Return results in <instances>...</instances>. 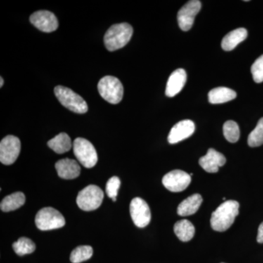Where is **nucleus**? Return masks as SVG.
<instances>
[{"instance_id": "obj_19", "label": "nucleus", "mask_w": 263, "mask_h": 263, "mask_svg": "<svg viewBox=\"0 0 263 263\" xmlns=\"http://www.w3.org/2000/svg\"><path fill=\"white\" fill-rule=\"evenodd\" d=\"M237 94L233 89L227 87H217L211 90L209 100L212 104H221L236 98Z\"/></svg>"}, {"instance_id": "obj_5", "label": "nucleus", "mask_w": 263, "mask_h": 263, "mask_svg": "<svg viewBox=\"0 0 263 263\" xmlns=\"http://www.w3.org/2000/svg\"><path fill=\"white\" fill-rule=\"evenodd\" d=\"M104 198L103 190L96 185H89L78 195L76 202L81 210L91 212L101 205Z\"/></svg>"}, {"instance_id": "obj_24", "label": "nucleus", "mask_w": 263, "mask_h": 263, "mask_svg": "<svg viewBox=\"0 0 263 263\" xmlns=\"http://www.w3.org/2000/svg\"><path fill=\"white\" fill-rule=\"evenodd\" d=\"M93 249L90 246H80L74 249L70 254V261L72 263H81L88 260L92 257Z\"/></svg>"}, {"instance_id": "obj_22", "label": "nucleus", "mask_w": 263, "mask_h": 263, "mask_svg": "<svg viewBox=\"0 0 263 263\" xmlns=\"http://www.w3.org/2000/svg\"><path fill=\"white\" fill-rule=\"evenodd\" d=\"M174 232L180 240L186 242L193 239L195 229L191 221L182 219L175 224Z\"/></svg>"}, {"instance_id": "obj_10", "label": "nucleus", "mask_w": 263, "mask_h": 263, "mask_svg": "<svg viewBox=\"0 0 263 263\" xmlns=\"http://www.w3.org/2000/svg\"><path fill=\"white\" fill-rule=\"evenodd\" d=\"M130 215L133 222L138 228H145L151 221L150 208L147 202L140 197H136L131 201Z\"/></svg>"}, {"instance_id": "obj_20", "label": "nucleus", "mask_w": 263, "mask_h": 263, "mask_svg": "<svg viewBox=\"0 0 263 263\" xmlns=\"http://www.w3.org/2000/svg\"><path fill=\"white\" fill-rule=\"evenodd\" d=\"M25 195L22 192H17V193L11 194L8 195L2 200L0 204L1 210L4 212H12V211L16 210L19 208L25 203Z\"/></svg>"}, {"instance_id": "obj_2", "label": "nucleus", "mask_w": 263, "mask_h": 263, "mask_svg": "<svg viewBox=\"0 0 263 263\" xmlns=\"http://www.w3.org/2000/svg\"><path fill=\"white\" fill-rule=\"evenodd\" d=\"M133 34V27L127 23L114 24L105 33L104 43L109 51L120 49L130 41Z\"/></svg>"}, {"instance_id": "obj_3", "label": "nucleus", "mask_w": 263, "mask_h": 263, "mask_svg": "<svg viewBox=\"0 0 263 263\" xmlns=\"http://www.w3.org/2000/svg\"><path fill=\"white\" fill-rule=\"evenodd\" d=\"M54 94L60 103L71 111L80 114L88 111L86 102L72 89L65 86H57L54 89Z\"/></svg>"}, {"instance_id": "obj_12", "label": "nucleus", "mask_w": 263, "mask_h": 263, "mask_svg": "<svg viewBox=\"0 0 263 263\" xmlns=\"http://www.w3.org/2000/svg\"><path fill=\"white\" fill-rule=\"evenodd\" d=\"M30 22L36 28L46 33L54 32L59 27L56 15L48 10H39L33 13Z\"/></svg>"}, {"instance_id": "obj_23", "label": "nucleus", "mask_w": 263, "mask_h": 263, "mask_svg": "<svg viewBox=\"0 0 263 263\" xmlns=\"http://www.w3.org/2000/svg\"><path fill=\"white\" fill-rule=\"evenodd\" d=\"M13 250L18 256L32 254L35 250V245L32 240L25 237H22L17 241L13 243Z\"/></svg>"}, {"instance_id": "obj_11", "label": "nucleus", "mask_w": 263, "mask_h": 263, "mask_svg": "<svg viewBox=\"0 0 263 263\" xmlns=\"http://www.w3.org/2000/svg\"><path fill=\"white\" fill-rule=\"evenodd\" d=\"M201 9V3L199 0L189 1L178 13V23L181 30H190L193 27L195 17Z\"/></svg>"}, {"instance_id": "obj_7", "label": "nucleus", "mask_w": 263, "mask_h": 263, "mask_svg": "<svg viewBox=\"0 0 263 263\" xmlns=\"http://www.w3.org/2000/svg\"><path fill=\"white\" fill-rule=\"evenodd\" d=\"M73 152L77 160L86 168H91L98 163V153L95 146L85 138H76L73 142Z\"/></svg>"}, {"instance_id": "obj_1", "label": "nucleus", "mask_w": 263, "mask_h": 263, "mask_svg": "<svg viewBox=\"0 0 263 263\" xmlns=\"http://www.w3.org/2000/svg\"><path fill=\"white\" fill-rule=\"evenodd\" d=\"M239 213V203L235 200H227L213 212L211 226L213 230L224 232L229 229Z\"/></svg>"}, {"instance_id": "obj_16", "label": "nucleus", "mask_w": 263, "mask_h": 263, "mask_svg": "<svg viewBox=\"0 0 263 263\" xmlns=\"http://www.w3.org/2000/svg\"><path fill=\"white\" fill-rule=\"evenodd\" d=\"M186 82V71L178 69L170 76L166 86L165 94L169 98H173L179 94Z\"/></svg>"}, {"instance_id": "obj_6", "label": "nucleus", "mask_w": 263, "mask_h": 263, "mask_svg": "<svg viewBox=\"0 0 263 263\" xmlns=\"http://www.w3.org/2000/svg\"><path fill=\"white\" fill-rule=\"evenodd\" d=\"M35 224L43 231L59 229L65 226V219L61 213L53 208H43L35 216Z\"/></svg>"}, {"instance_id": "obj_26", "label": "nucleus", "mask_w": 263, "mask_h": 263, "mask_svg": "<svg viewBox=\"0 0 263 263\" xmlns=\"http://www.w3.org/2000/svg\"><path fill=\"white\" fill-rule=\"evenodd\" d=\"M248 144L251 147H257L263 144V117L259 119L254 130L249 134Z\"/></svg>"}, {"instance_id": "obj_21", "label": "nucleus", "mask_w": 263, "mask_h": 263, "mask_svg": "<svg viewBox=\"0 0 263 263\" xmlns=\"http://www.w3.org/2000/svg\"><path fill=\"white\" fill-rule=\"evenodd\" d=\"M48 146L57 154H64L72 148L70 136L65 133H60L48 142Z\"/></svg>"}, {"instance_id": "obj_30", "label": "nucleus", "mask_w": 263, "mask_h": 263, "mask_svg": "<svg viewBox=\"0 0 263 263\" xmlns=\"http://www.w3.org/2000/svg\"><path fill=\"white\" fill-rule=\"evenodd\" d=\"M0 81H1V84H0V87H3V84H4V80H3V78H0Z\"/></svg>"}, {"instance_id": "obj_25", "label": "nucleus", "mask_w": 263, "mask_h": 263, "mask_svg": "<svg viewBox=\"0 0 263 263\" xmlns=\"http://www.w3.org/2000/svg\"><path fill=\"white\" fill-rule=\"evenodd\" d=\"M223 133L227 141L230 143H236L239 140V127L234 121L230 120L224 123L223 126Z\"/></svg>"}, {"instance_id": "obj_13", "label": "nucleus", "mask_w": 263, "mask_h": 263, "mask_svg": "<svg viewBox=\"0 0 263 263\" xmlns=\"http://www.w3.org/2000/svg\"><path fill=\"white\" fill-rule=\"evenodd\" d=\"M195 130V123L193 121L188 119L181 121L172 127L167 140L171 144H175L191 136Z\"/></svg>"}, {"instance_id": "obj_27", "label": "nucleus", "mask_w": 263, "mask_h": 263, "mask_svg": "<svg viewBox=\"0 0 263 263\" xmlns=\"http://www.w3.org/2000/svg\"><path fill=\"white\" fill-rule=\"evenodd\" d=\"M121 181L117 176H114L108 180L106 184V194L114 202L117 201V197L119 187H120Z\"/></svg>"}, {"instance_id": "obj_4", "label": "nucleus", "mask_w": 263, "mask_h": 263, "mask_svg": "<svg viewBox=\"0 0 263 263\" xmlns=\"http://www.w3.org/2000/svg\"><path fill=\"white\" fill-rule=\"evenodd\" d=\"M100 96L110 104H118L122 101L124 87L121 81L114 76H105L98 83Z\"/></svg>"}, {"instance_id": "obj_9", "label": "nucleus", "mask_w": 263, "mask_h": 263, "mask_svg": "<svg viewBox=\"0 0 263 263\" xmlns=\"http://www.w3.org/2000/svg\"><path fill=\"white\" fill-rule=\"evenodd\" d=\"M191 181V176L180 170L171 171L162 179L164 187L173 193H179L186 190Z\"/></svg>"}, {"instance_id": "obj_18", "label": "nucleus", "mask_w": 263, "mask_h": 263, "mask_svg": "<svg viewBox=\"0 0 263 263\" xmlns=\"http://www.w3.org/2000/svg\"><path fill=\"white\" fill-rule=\"evenodd\" d=\"M202 198L199 194H195L185 199L178 207V214L181 216L193 215L198 211L201 205Z\"/></svg>"}, {"instance_id": "obj_8", "label": "nucleus", "mask_w": 263, "mask_h": 263, "mask_svg": "<svg viewBox=\"0 0 263 263\" xmlns=\"http://www.w3.org/2000/svg\"><path fill=\"white\" fill-rule=\"evenodd\" d=\"M20 152V140L15 136H6L0 143V162L6 165L13 164Z\"/></svg>"}, {"instance_id": "obj_14", "label": "nucleus", "mask_w": 263, "mask_h": 263, "mask_svg": "<svg viewBox=\"0 0 263 263\" xmlns=\"http://www.w3.org/2000/svg\"><path fill=\"white\" fill-rule=\"evenodd\" d=\"M226 163V158L222 154L216 152L214 148H209L206 155L199 160V164L208 173H215L219 171V167Z\"/></svg>"}, {"instance_id": "obj_28", "label": "nucleus", "mask_w": 263, "mask_h": 263, "mask_svg": "<svg viewBox=\"0 0 263 263\" xmlns=\"http://www.w3.org/2000/svg\"><path fill=\"white\" fill-rule=\"evenodd\" d=\"M251 72H252V77L254 82L259 84L263 81V55L259 57L255 62H254L252 67H251Z\"/></svg>"}, {"instance_id": "obj_17", "label": "nucleus", "mask_w": 263, "mask_h": 263, "mask_svg": "<svg viewBox=\"0 0 263 263\" xmlns=\"http://www.w3.org/2000/svg\"><path fill=\"white\" fill-rule=\"evenodd\" d=\"M248 35L247 29L238 28L231 31L223 38L221 41V48L226 51L234 49L240 43L245 41Z\"/></svg>"}, {"instance_id": "obj_29", "label": "nucleus", "mask_w": 263, "mask_h": 263, "mask_svg": "<svg viewBox=\"0 0 263 263\" xmlns=\"http://www.w3.org/2000/svg\"><path fill=\"white\" fill-rule=\"evenodd\" d=\"M257 242L259 243H263V221L261 223L258 228V233L257 237Z\"/></svg>"}, {"instance_id": "obj_15", "label": "nucleus", "mask_w": 263, "mask_h": 263, "mask_svg": "<svg viewBox=\"0 0 263 263\" xmlns=\"http://www.w3.org/2000/svg\"><path fill=\"white\" fill-rule=\"evenodd\" d=\"M55 167L58 176L63 179H74L80 176V166L74 160L62 159L57 162Z\"/></svg>"}]
</instances>
